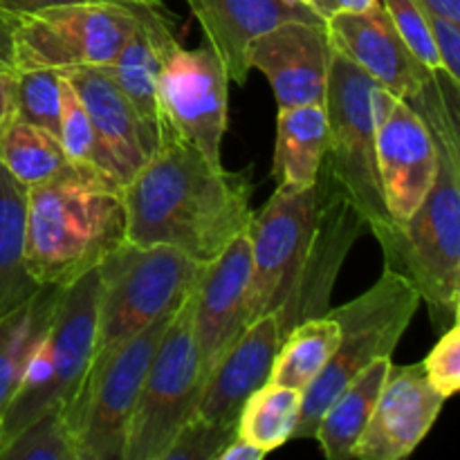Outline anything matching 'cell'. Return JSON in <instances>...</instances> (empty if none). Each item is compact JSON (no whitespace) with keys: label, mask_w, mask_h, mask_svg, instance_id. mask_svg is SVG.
Here are the masks:
<instances>
[{"label":"cell","mask_w":460,"mask_h":460,"mask_svg":"<svg viewBox=\"0 0 460 460\" xmlns=\"http://www.w3.org/2000/svg\"><path fill=\"white\" fill-rule=\"evenodd\" d=\"M252 191L250 175L214 166L160 126L155 151L124 187L126 241L171 245L209 263L247 232Z\"/></svg>","instance_id":"obj_1"},{"label":"cell","mask_w":460,"mask_h":460,"mask_svg":"<svg viewBox=\"0 0 460 460\" xmlns=\"http://www.w3.org/2000/svg\"><path fill=\"white\" fill-rule=\"evenodd\" d=\"M458 88L434 72L407 102L434 137L438 164L434 182L411 218L400 227L391 270L407 274L429 305L434 323L458 322L460 299V133Z\"/></svg>","instance_id":"obj_2"},{"label":"cell","mask_w":460,"mask_h":460,"mask_svg":"<svg viewBox=\"0 0 460 460\" xmlns=\"http://www.w3.org/2000/svg\"><path fill=\"white\" fill-rule=\"evenodd\" d=\"M126 241L124 187L90 166L27 189L25 261L39 286H66Z\"/></svg>","instance_id":"obj_3"},{"label":"cell","mask_w":460,"mask_h":460,"mask_svg":"<svg viewBox=\"0 0 460 460\" xmlns=\"http://www.w3.org/2000/svg\"><path fill=\"white\" fill-rule=\"evenodd\" d=\"M376 85L377 81H373L362 67L332 48L323 103L328 115V151L322 164L362 216L368 232L380 241L386 261L385 268H391L398 254L400 227L386 211L377 171L373 111Z\"/></svg>","instance_id":"obj_4"},{"label":"cell","mask_w":460,"mask_h":460,"mask_svg":"<svg viewBox=\"0 0 460 460\" xmlns=\"http://www.w3.org/2000/svg\"><path fill=\"white\" fill-rule=\"evenodd\" d=\"M97 268L61 286L48 331L31 350L0 427V447L52 409H66L97 355Z\"/></svg>","instance_id":"obj_5"},{"label":"cell","mask_w":460,"mask_h":460,"mask_svg":"<svg viewBox=\"0 0 460 460\" xmlns=\"http://www.w3.org/2000/svg\"><path fill=\"white\" fill-rule=\"evenodd\" d=\"M420 304L422 296L416 283L398 270L385 268L382 277L364 295L328 310V314L340 323V344L331 362L304 391L292 438H314L319 420L332 400L368 364L394 355Z\"/></svg>","instance_id":"obj_6"},{"label":"cell","mask_w":460,"mask_h":460,"mask_svg":"<svg viewBox=\"0 0 460 460\" xmlns=\"http://www.w3.org/2000/svg\"><path fill=\"white\" fill-rule=\"evenodd\" d=\"M200 268L171 245L121 241L97 265V350L175 313L196 288Z\"/></svg>","instance_id":"obj_7"},{"label":"cell","mask_w":460,"mask_h":460,"mask_svg":"<svg viewBox=\"0 0 460 460\" xmlns=\"http://www.w3.org/2000/svg\"><path fill=\"white\" fill-rule=\"evenodd\" d=\"M173 314L97 350L84 385L66 407L79 460H121L148 364Z\"/></svg>","instance_id":"obj_8"},{"label":"cell","mask_w":460,"mask_h":460,"mask_svg":"<svg viewBox=\"0 0 460 460\" xmlns=\"http://www.w3.org/2000/svg\"><path fill=\"white\" fill-rule=\"evenodd\" d=\"M191 295L175 310L148 364L121 460H164L180 431L196 413L205 377L193 341Z\"/></svg>","instance_id":"obj_9"},{"label":"cell","mask_w":460,"mask_h":460,"mask_svg":"<svg viewBox=\"0 0 460 460\" xmlns=\"http://www.w3.org/2000/svg\"><path fill=\"white\" fill-rule=\"evenodd\" d=\"M135 27L130 0L58 4L16 27V70L111 66Z\"/></svg>","instance_id":"obj_10"},{"label":"cell","mask_w":460,"mask_h":460,"mask_svg":"<svg viewBox=\"0 0 460 460\" xmlns=\"http://www.w3.org/2000/svg\"><path fill=\"white\" fill-rule=\"evenodd\" d=\"M317 216V184L304 191L277 189L247 225L252 274L245 295V326L277 313L296 281Z\"/></svg>","instance_id":"obj_11"},{"label":"cell","mask_w":460,"mask_h":460,"mask_svg":"<svg viewBox=\"0 0 460 460\" xmlns=\"http://www.w3.org/2000/svg\"><path fill=\"white\" fill-rule=\"evenodd\" d=\"M155 99L160 126L173 130L214 166L223 164L229 76L209 45L198 49L180 45L162 67Z\"/></svg>","instance_id":"obj_12"},{"label":"cell","mask_w":460,"mask_h":460,"mask_svg":"<svg viewBox=\"0 0 460 460\" xmlns=\"http://www.w3.org/2000/svg\"><path fill=\"white\" fill-rule=\"evenodd\" d=\"M368 232L362 216L355 211L340 184L322 164L317 175V216L313 236L305 250L292 292L277 310L281 340L305 319L328 313L337 274L344 265L353 243Z\"/></svg>","instance_id":"obj_13"},{"label":"cell","mask_w":460,"mask_h":460,"mask_svg":"<svg viewBox=\"0 0 460 460\" xmlns=\"http://www.w3.org/2000/svg\"><path fill=\"white\" fill-rule=\"evenodd\" d=\"M376 151L391 220L402 227L429 191L438 164L434 137L407 99L376 85Z\"/></svg>","instance_id":"obj_14"},{"label":"cell","mask_w":460,"mask_h":460,"mask_svg":"<svg viewBox=\"0 0 460 460\" xmlns=\"http://www.w3.org/2000/svg\"><path fill=\"white\" fill-rule=\"evenodd\" d=\"M63 72L93 121L99 171L119 187H126L155 151L157 135L121 93L106 66L67 67Z\"/></svg>","instance_id":"obj_15"},{"label":"cell","mask_w":460,"mask_h":460,"mask_svg":"<svg viewBox=\"0 0 460 460\" xmlns=\"http://www.w3.org/2000/svg\"><path fill=\"white\" fill-rule=\"evenodd\" d=\"M252 274L250 236L234 238L216 259L202 263L193 288L191 328L202 377L245 328V295Z\"/></svg>","instance_id":"obj_16"},{"label":"cell","mask_w":460,"mask_h":460,"mask_svg":"<svg viewBox=\"0 0 460 460\" xmlns=\"http://www.w3.org/2000/svg\"><path fill=\"white\" fill-rule=\"evenodd\" d=\"M332 43L326 22L288 21L252 40L250 67L263 72L279 108L323 106Z\"/></svg>","instance_id":"obj_17"},{"label":"cell","mask_w":460,"mask_h":460,"mask_svg":"<svg viewBox=\"0 0 460 460\" xmlns=\"http://www.w3.org/2000/svg\"><path fill=\"white\" fill-rule=\"evenodd\" d=\"M445 400L427 380L422 362L409 367L391 364L376 409L350 458H407L431 431Z\"/></svg>","instance_id":"obj_18"},{"label":"cell","mask_w":460,"mask_h":460,"mask_svg":"<svg viewBox=\"0 0 460 460\" xmlns=\"http://www.w3.org/2000/svg\"><path fill=\"white\" fill-rule=\"evenodd\" d=\"M326 27L332 48L395 97H413L434 76L404 43L382 3L367 12L335 13Z\"/></svg>","instance_id":"obj_19"},{"label":"cell","mask_w":460,"mask_h":460,"mask_svg":"<svg viewBox=\"0 0 460 460\" xmlns=\"http://www.w3.org/2000/svg\"><path fill=\"white\" fill-rule=\"evenodd\" d=\"M279 346L281 331L277 314L270 313L247 323L211 368L191 420L236 429L243 404L270 382Z\"/></svg>","instance_id":"obj_20"},{"label":"cell","mask_w":460,"mask_h":460,"mask_svg":"<svg viewBox=\"0 0 460 460\" xmlns=\"http://www.w3.org/2000/svg\"><path fill=\"white\" fill-rule=\"evenodd\" d=\"M207 45L223 63L229 81L245 85L252 40L281 22H326L304 0H187Z\"/></svg>","instance_id":"obj_21"},{"label":"cell","mask_w":460,"mask_h":460,"mask_svg":"<svg viewBox=\"0 0 460 460\" xmlns=\"http://www.w3.org/2000/svg\"><path fill=\"white\" fill-rule=\"evenodd\" d=\"M130 4L135 9V27L115 61L106 67L148 128L160 135L155 93L162 67L180 48L175 18L164 0H130Z\"/></svg>","instance_id":"obj_22"},{"label":"cell","mask_w":460,"mask_h":460,"mask_svg":"<svg viewBox=\"0 0 460 460\" xmlns=\"http://www.w3.org/2000/svg\"><path fill=\"white\" fill-rule=\"evenodd\" d=\"M328 151V115L323 106L279 108L272 178L283 191H304L317 184Z\"/></svg>","instance_id":"obj_23"},{"label":"cell","mask_w":460,"mask_h":460,"mask_svg":"<svg viewBox=\"0 0 460 460\" xmlns=\"http://www.w3.org/2000/svg\"><path fill=\"white\" fill-rule=\"evenodd\" d=\"M391 358H380L368 364L323 411L314 438L322 445L323 456L328 460H349L368 425L376 409L380 391L385 386L391 368Z\"/></svg>","instance_id":"obj_24"},{"label":"cell","mask_w":460,"mask_h":460,"mask_svg":"<svg viewBox=\"0 0 460 460\" xmlns=\"http://www.w3.org/2000/svg\"><path fill=\"white\" fill-rule=\"evenodd\" d=\"M25 211L27 189L0 164V319L43 288L27 270Z\"/></svg>","instance_id":"obj_25"},{"label":"cell","mask_w":460,"mask_h":460,"mask_svg":"<svg viewBox=\"0 0 460 460\" xmlns=\"http://www.w3.org/2000/svg\"><path fill=\"white\" fill-rule=\"evenodd\" d=\"M61 286H43L25 305L0 319V427L21 386L31 350L48 331Z\"/></svg>","instance_id":"obj_26"},{"label":"cell","mask_w":460,"mask_h":460,"mask_svg":"<svg viewBox=\"0 0 460 460\" xmlns=\"http://www.w3.org/2000/svg\"><path fill=\"white\" fill-rule=\"evenodd\" d=\"M340 323L331 314L296 323L281 340L272 364L270 382L290 386L304 394L314 377L323 371L340 344Z\"/></svg>","instance_id":"obj_27"},{"label":"cell","mask_w":460,"mask_h":460,"mask_svg":"<svg viewBox=\"0 0 460 460\" xmlns=\"http://www.w3.org/2000/svg\"><path fill=\"white\" fill-rule=\"evenodd\" d=\"M0 164L30 189L70 169L72 162L57 135L12 115L0 128Z\"/></svg>","instance_id":"obj_28"},{"label":"cell","mask_w":460,"mask_h":460,"mask_svg":"<svg viewBox=\"0 0 460 460\" xmlns=\"http://www.w3.org/2000/svg\"><path fill=\"white\" fill-rule=\"evenodd\" d=\"M301 398H304L301 391L268 382L243 404L236 422V436L268 454L283 447L295 434L301 413Z\"/></svg>","instance_id":"obj_29"},{"label":"cell","mask_w":460,"mask_h":460,"mask_svg":"<svg viewBox=\"0 0 460 460\" xmlns=\"http://www.w3.org/2000/svg\"><path fill=\"white\" fill-rule=\"evenodd\" d=\"M13 117L49 130L58 137L61 70L27 67L13 72Z\"/></svg>","instance_id":"obj_30"},{"label":"cell","mask_w":460,"mask_h":460,"mask_svg":"<svg viewBox=\"0 0 460 460\" xmlns=\"http://www.w3.org/2000/svg\"><path fill=\"white\" fill-rule=\"evenodd\" d=\"M0 460H79L66 409H52L0 447Z\"/></svg>","instance_id":"obj_31"},{"label":"cell","mask_w":460,"mask_h":460,"mask_svg":"<svg viewBox=\"0 0 460 460\" xmlns=\"http://www.w3.org/2000/svg\"><path fill=\"white\" fill-rule=\"evenodd\" d=\"M58 142L72 164L90 166L99 171L97 137L88 111L81 103L79 94L72 88L70 79L61 70V117H58ZM102 173V171H99Z\"/></svg>","instance_id":"obj_32"},{"label":"cell","mask_w":460,"mask_h":460,"mask_svg":"<svg viewBox=\"0 0 460 460\" xmlns=\"http://www.w3.org/2000/svg\"><path fill=\"white\" fill-rule=\"evenodd\" d=\"M389 18L394 21L395 30L402 36L413 54L425 63L429 70L440 72V58L436 52L434 39H431L429 21L427 13L416 0H380Z\"/></svg>","instance_id":"obj_33"},{"label":"cell","mask_w":460,"mask_h":460,"mask_svg":"<svg viewBox=\"0 0 460 460\" xmlns=\"http://www.w3.org/2000/svg\"><path fill=\"white\" fill-rule=\"evenodd\" d=\"M425 376L429 385L438 391L443 398H452L460 389V326L454 322L447 331L440 335L438 344L431 349L427 359L422 362Z\"/></svg>","instance_id":"obj_34"},{"label":"cell","mask_w":460,"mask_h":460,"mask_svg":"<svg viewBox=\"0 0 460 460\" xmlns=\"http://www.w3.org/2000/svg\"><path fill=\"white\" fill-rule=\"evenodd\" d=\"M236 436V429H223L205 422L189 420L164 460H216L220 449Z\"/></svg>","instance_id":"obj_35"},{"label":"cell","mask_w":460,"mask_h":460,"mask_svg":"<svg viewBox=\"0 0 460 460\" xmlns=\"http://www.w3.org/2000/svg\"><path fill=\"white\" fill-rule=\"evenodd\" d=\"M429 21L431 39H434L436 52L440 58V72L447 76L452 84L460 85V22L452 18L438 16V13L427 12Z\"/></svg>","instance_id":"obj_36"},{"label":"cell","mask_w":460,"mask_h":460,"mask_svg":"<svg viewBox=\"0 0 460 460\" xmlns=\"http://www.w3.org/2000/svg\"><path fill=\"white\" fill-rule=\"evenodd\" d=\"M16 18L0 12V72H16Z\"/></svg>","instance_id":"obj_37"},{"label":"cell","mask_w":460,"mask_h":460,"mask_svg":"<svg viewBox=\"0 0 460 460\" xmlns=\"http://www.w3.org/2000/svg\"><path fill=\"white\" fill-rule=\"evenodd\" d=\"M75 3H90V0H0V12L16 18V21H22V18L34 16V13L43 12V9Z\"/></svg>","instance_id":"obj_38"},{"label":"cell","mask_w":460,"mask_h":460,"mask_svg":"<svg viewBox=\"0 0 460 460\" xmlns=\"http://www.w3.org/2000/svg\"><path fill=\"white\" fill-rule=\"evenodd\" d=\"M377 3H380V0H310V7H313L323 21H328V18L335 16V13L340 12H367V9L376 7Z\"/></svg>","instance_id":"obj_39"},{"label":"cell","mask_w":460,"mask_h":460,"mask_svg":"<svg viewBox=\"0 0 460 460\" xmlns=\"http://www.w3.org/2000/svg\"><path fill=\"white\" fill-rule=\"evenodd\" d=\"M265 456H268V452H265V449L256 447V445H252V443H247V440L234 436V438L229 440L223 449H220L216 460H263Z\"/></svg>","instance_id":"obj_40"},{"label":"cell","mask_w":460,"mask_h":460,"mask_svg":"<svg viewBox=\"0 0 460 460\" xmlns=\"http://www.w3.org/2000/svg\"><path fill=\"white\" fill-rule=\"evenodd\" d=\"M13 115V72H0V128Z\"/></svg>","instance_id":"obj_41"},{"label":"cell","mask_w":460,"mask_h":460,"mask_svg":"<svg viewBox=\"0 0 460 460\" xmlns=\"http://www.w3.org/2000/svg\"><path fill=\"white\" fill-rule=\"evenodd\" d=\"M422 9L460 22V0H416Z\"/></svg>","instance_id":"obj_42"},{"label":"cell","mask_w":460,"mask_h":460,"mask_svg":"<svg viewBox=\"0 0 460 460\" xmlns=\"http://www.w3.org/2000/svg\"><path fill=\"white\" fill-rule=\"evenodd\" d=\"M304 3H308V4H310V0H304Z\"/></svg>","instance_id":"obj_43"}]
</instances>
